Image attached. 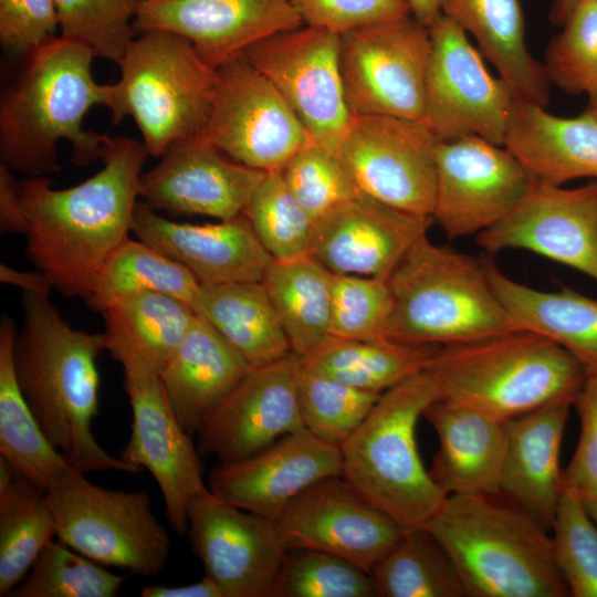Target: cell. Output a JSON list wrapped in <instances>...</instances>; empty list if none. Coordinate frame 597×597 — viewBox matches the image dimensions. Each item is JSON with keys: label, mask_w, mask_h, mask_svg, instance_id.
Here are the masks:
<instances>
[{"label": "cell", "mask_w": 597, "mask_h": 597, "mask_svg": "<svg viewBox=\"0 0 597 597\" xmlns=\"http://www.w3.org/2000/svg\"><path fill=\"white\" fill-rule=\"evenodd\" d=\"M148 156L142 142L106 135L103 167L83 182L55 189L44 176L20 180L25 254L55 291L88 297L106 260L132 233Z\"/></svg>", "instance_id": "obj_1"}, {"label": "cell", "mask_w": 597, "mask_h": 597, "mask_svg": "<svg viewBox=\"0 0 597 597\" xmlns=\"http://www.w3.org/2000/svg\"><path fill=\"white\" fill-rule=\"evenodd\" d=\"M48 295L22 292L23 322L13 363L19 387L50 443L76 470L138 469L107 452L94 437L98 413L97 357L105 333L73 328Z\"/></svg>", "instance_id": "obj_2"}, {"label": "cell", "mask_w": 597, "mask_h": 597, "mask_svg": "<svg viewBox=\"0 0 597 597\" xmlns=\"http://www.w3.org/2000/svg\"><path fill=\"white\" fill-rule=\"evenodd\" d=\"M94 53L54 36L24 57V66L0 98L1 163L27 177L59 169L57 144L67 140L83 167L101 157L106 135L83 127L87 112L104 105L108 84L92 73Z\"/></svg>", "instance_id": "obj_3"}, {"label": "cell", "mask_w": 597, "mask_h": 597, "mask_svg": "<svg viewBox=\"0 0 597 597\" xmlns=\"http://www.w3.org/2000/svg\"><path fill=\"white\" fill-rule=\"evenodd\" d=\"M427 528L469 597H567L548 531L502 496L449 495Z\"/></svg>", "instance_id": "obj_4"}, {"label": "cell", "mask_w": 597, "mask_h": 597, "mask_svg": "<svg viewBox=\"0 0 597 597\" xmlns=\"http://www.w3.org/2000/svg\"><path fill=\"white\" fill-rule=\"evenodd\" d=\"M440 399L500 421L573 401L585 369L553 341L524 329L440 346L426 369Z\"/></svg>", "instance_id": "obj_5"}, {"label": "cell", "mask_w": 597, "mask_h": 597, "mask_svg": "<svg viewBox=\"0 0 597 597\" xmlns=\"http://www.w3.org/2000/svg\"><path fill=\"white\" fill-rule=\"evenodd\" d=\"M392 306L385 337L449 346L516 329L486 261L420 238L388 277Z\"/></svg>", "instance_id": "obj_6"}, {"label": "cell", "mask_w": 597, "mask_h": 597, "mask_svg": "<svg viewBox=\"0 0 597 597\" xmlns=\"http://www.w3.org/2000/svg\"><path fill=\"white\" fill-rule=\"evenodd\" d=\"M440 399L425 370L381 394L341 446L342 476L404 532L425 528L447 495L426 470L416 440L425 410Z\"/></svg>", "instance_id": "obj_7"}, {"label": "cell", "mask_w": 597, "mask_h": 597, "mask_svg": "<svg viewBox=\"0 0 597 597\" xmlns=\"http://www.w3.org/2000/svg\"><path fill=\"white\" fill-rule=\"evenodd\" d=\"M117 64L121 76L108 84L104 106L114 124L133 118L149 156L160 157L172 143L201 135L218 75L188 39L146 30L134 36Z\"/></svg>", "instance_id": "obj_8"}, {"label": "cell", "mask_w": 597, "mask_h": 597, "mask_svg": "<svg viewBox=\"0 0 597 597\" xmlns=\"http://www.w3.org/2000/svg\"><path fill=\"white\" fill-rule=\"evenodd\" d=\"M56 538L106 566L139 576L159 574L171 547L169 533L144 491L111 490L71 469L45 490Z\"/></svg>", "instance_id": "obj_9"}, {"label": "cell", "mask_w": 597, "mask_h": 597, "mask_svg": "<svg viewBox=\"0 0 597 597\" xmlns=\"http://www.w3.org/2000/svg\"><path fill=\"white\" fill-rule=\"evenodd\" d=\"M106 350L123 366L133 415L130 437L118 457L139 471L150 472L161 492L168 523L184 535L191 500L208 489L191 434L171 409L159 369L123 344L107 343Z\"/></svg>", "instance_id": "obj_10"}, {"label": "cell", "mask_w": 597, "mask_h": 597, "mask_svg": "<svg viewBox=\"0 0 597 597\" xmlns=\"http://www.w3.org/2000/svg\"><path fill=\"white\" fill-rule=\"evenodd\" d=\"M428 28L412 14L339 34L343 88L353 115L423 121Z\"/></svg>", "instance_id": "obj_11"}, {"label": "cell", "mask_w": 597, "mask_h": 597, "mask_svg": "<svg viewBox=\"0 0 597 597\" xmlns=\"http://www.w3.org/2000/svg\"><path fill=\"white\" fill-rule=\"evenodd\" d=\"M428 31L422 122L438 140L475 135L503 146L515 103L511 90L489 72L455 21L441 14Z\"/></svg>", "instance_id": "obj_12"}, {"label": "cell", "mask_w": 597, "mask_h": 597, "mask_svg": "<svg viewBox=\"0 0 597 597\" xmlns=\"http://www.w3.org/2000/svg\"><path fill=\"white\" fill-rule=\"evenodd\" d=\"M437 143L422 121L353 115L335 156L359 193L409 213L431 217Z\"/></svg>", "instance_id": "obj_13"}, {"label": "cell", "mask_w": 597, "mask_h": 597, "mask_svg": "<svg viewBox=\"0 0 597 597\" xmlns=\"http://www.w3.org/2000/svg\"><path fill=\"white\" fill-rule=\"evenodd\" d=\"M339 34L301 25L249 46L242 55L274 85L310 138L336 155L353 114L338 61Z\"/></svg>", "instance_id": "obj_14"}, {"label": "cell", "mask_w": 597, "mask_h": 597, "mask_svg": "<svg viewBox=\"0 0 597 597\" xmlns=\"http://www.w3.org/2000/svg\"><path fill=\"white\" fill-rule=\"evenodd\" d=\"M211 113L201 136L231 159L277 171L312 140L274 85L242 54L217 69Z\"/></svg>", "instance_id": "obj_15"}, {"label": "cell", "mask_w": 597, "mask_h": 597, "mask_svg": "<svg viewBox=\"0 0 597 597\" xmlns=\"http://www.w3.org/2000/svg\"><path fill=\"white\" fill-rule=\"evenodd\" d=\"M432 219L450 239L476 235L504 219L533 177L505 147L475 135L438 140Z\"/></svg>", "instance_id": "obj_16"}, {"label": "cell", "mask_w": 597, "mask_h": 597, "mask_svg": "<svg viewBox=\"0 0 597 597\" xmlns=\"http://www.w3.org/2000/svg\"><path fill=\"white\" fill-rule=\"evenodd\" d=\"M193 553L226 597H272L289 548L276 520L239 509L213 494H197L188 507Z\"/></svg>", "instance_id": "obj_17"}, {"label": "cell", "mask_w": 597, "mask_h": 597, "mask_svg": "<svg viewBox=\"0 0 597 597\" xmlns=\"http://www.w3.org/2000/svg\"><path fill=\"white\" fill-rule=\"evenodd\" d=\"M475 237L488 253L527 250L597 282V180L564 188L533 178L512 212Z\"/></svg>", "instance_id": "obj_18"}, {"label": "cell", "mask_w": 597, "mask_h": 597, "mask_svg": "<svg viewBox=\"0 0 597 597\" xmlns=\"http://www.w3.org/2000/svg\"><path fill=\"white\" fill-rule=\"evenodd\" d=\"M302 360L290 352L251 367L197 432L199 451L220 463L247 459L305 429L300 410Z\"/></svg>", "instance_id": "obj_19"}, {"label": "cell", "mask_w": 597, "mask_h": 597, "mask_svg": "<svg viewBox=\"0 0 597 597\" xmlns=\"http://www.w3.org/2000/svg\"><path fill=\"white\" fill-rule=\"evenodd\" d=\"M276 522L289 551L326 552L368 574L404 534L397 522L370 504L342 475L305 489Z\"/></svg>", "instance_id": "obj_20"}, {"label": "cell", "mask_w": 597, "mask_h": 597, "mask_svg": "<svg viewBox=\"0 0 597 597\" xmlns=\"http://www.w3.org/2000/svg\"><path fill=\"white\" fill-rule=\"evenodd\" d=\"M264 175L198 135L172 143L142 174L138 193L155 210L226 220L243 213Z\"/></svg>", "instance_id": "obj_21"}, {"label": "cell", "mask_w": 597, "mask_h": 597, "mask_svg": "<svg viewBox=\"0 0 597 597\" xmlns=\"http://www.w3.org/2000/svg\"><path fill=\"white\" fill-rule=\"evenodd\" d=\"M301 25L291 0H142L134 20L139 33L161 29L185 36L213 69Z\"/></svg>", "instance_id": "obj_22"}, {"label": "cell", "mask_w": 597, "mask_h": 597, "mask_svg": "<svg viewBox=\"0 0 597 597\" xmlns=\"http://www.w3.org/2000/svg\"><path fill=\"white\" fill-rule=\"evenodd\" d=\"M432 222L358 193L314 222L310 255L332 273L388 279Z\"/></svg>", "instance_id": "obj_23"}, {"label": "cell", "mask_w": 597, "mask_h": 597, "mask_svg": "<svg viewBox=\"0 0 597 597\" xmlns=\"http://www.w3.org/2000/svg\"><path fill=\"white\" fill-rule=\"evenodd\" d=\"M336 475H342L341 447L303 430L247 459L219 462L210 472L209 489L239 509L277 520L305 489Z\"/></svg>", "instance_id": "obj_24"}, {"label": "cell", "mask_w": 597, "mask_h": 597, "mask_svg": "<svg viewBox=\"0 0 597 597\" xmlns=\"http://www.w3.org/2000/svg\"><path fill=\"white\" fill-rule=\"evenodd\" d=\"M132 233L186 268L201 285L259 282L272 260L244 213L193 224L164 218L138 200Z\"/></svg>", "instance_id": "obj_25"}, {"label": "cell", "mask_w": 597, "mask_h": 597, "mask_svg": "<svg viewBox=\"0 0 597 597\" xmlns=\"http://www.w3.org/2000/svg\"><path fill=\"white\" fill-rule=\"evenodd\" d=\"M570 407L554 402L505 422L500 496L548 532L563 488L559 454Z\"/></svg>", "instance_id": "obj_26"}, {"label": "cell", "mask_w": 597, "mask_h": 597, "mask_svg": "<svg viewBox=\"0 0 597 597\" xmlns=\"http://www.w3.org/2000/svg\"><path fill=\"white\" fill-rule=\"evenodd\" d=\"M439 449L429 473L447 495H500L505 422L468 407L437 400L423 412Z\"/></svg>", "instance_id": "obj_27"}, {"label": "cell", "mask_w": 597, "mask_h": 597, "mask_svg": "<svg viewBox=\"0 0 597 597\" xmlns=\"http://www.w3.org/2000/svg\"><path fill=\"white\" fill-rule=\"evenodd\" d=\"M250 368L232 345L197 316L159 375L178 422L192 436Z\"/></svg>", "instance_id": "obj_28"}, {"label": "cell", "mask_w": 597, "mask_h": 597, "mask_svg": "<svg viewBox=\"0 0 597 597\" xmlns=\"http://www.w3.org/2000/svg\"><path fill=\"white\" fill-rule=\"evenodd\" d=\"M503 146L535 180L557 186L597 180V115L588 109L561 117L515 101Z\"/></svg>", "instance_id": "obj_29"}, {"label": "cell", "mask_w": 597, "mask_h": 597, "mask_svg": "<svg viewBox=\"0 0 597 597\" xmlns=\"http://www.w3.org/2000/svg\"><path fill=\"white\" fill-rule=\"evenodd\" d=\"M443 15L478 42L514 100L545 107L551 81L543 63L528 51L520 0H440Z\"/></svg>", "instance_id": "obj_30"}, {"label": "cell", "mask_w": 597, "mask_h": 597, "mask_svg": "<svg viewBox=\"0 0 597 597\" xmlns=\"http://www.w3.org/2000/svg\"><path fill=\"white\" fill-rule=\"evenodd\" d=\"M492 286L514 327L540 334L570 353L585 373L597 370V300L569 289L540 291L486 261Z\"/></svg>", "instance_id": "obj_31"}, {"label": "cell", "mask_w": 597, "mask_h": 597, "mask_svg": "<svg viewBox=\"0 0 597 597\" xmlns=\"http://www.w3.org/2000/svg\"><path fill=\"white\" fill-rule=\"evenodd\" d=\"M192 310L251 367L270 364L292 352L260 281L200 285Z\"/></svg>", "instance_id": "obj_32"}, {"label": "cell", "mask_w": 597, "mask_h": 597, "mask_svg": "<svg viewBox=\"0 0 597 597\" xmlns=\"http://www.w3.org/2000/svg\"><path fill=\"white\" fill-rule=\"evenodd\" d=\"M439 347L407 344L387 337L345 339L328 336L301 360L307 369L358 389L383 394L425 371Z\"/></svg>", "instance_id": "obj_33"}, {"label": "cell", "mask_w": 597, "mask_h": 597, "mask_svg": "<svg viewBox=\"0 0 597 597\" xmlns=\"http://www.w3.org/2000/svg\"><path fill=\"white\" fill-rule=\"evenodd\" d=\"M15 326L3 315L0 323V455L22 475L46 490L74 469L50 443L18 384L13 344Z\"/></svg>", "instance_id": "obj_34"}, {"label": "cell", "mask_w": 597, "mask_h": 597, "mask_svg": "<svg viewBox=\"0 0 597 597\" xmlns=\"http://www.w3.org/2000/svg\"><path fill=\"white\" fill-rule=\"evenodd\" d=\"M332 272L313 256L272 259L261 283L279 317L291 350L303 357L329 335Z\"/></svg>", "instance_id": "obj_35"}, {"label": "cell", "mask_w": 597, "mask_h": 597, "mask_svg": "<svg viewBox=\"0 0 597 597\" xmlns=\"http://www.w3.org/2000/svg\"><path fill=\"white\" fill-rule=\"evenodd\" d=\"M100 313L107 343L128 346L159 370L198 316L189 304L158 292L116 297Z\"/></svg>", "instance_id": "obj_36"}, {"label": "cell", "mask_w": 597, "mask_h": 597, "mask_svg": "<svg viewBox=\"0 0 597 597\" xmlns=\"http://www.w3.org/2000/svg\"><path fill=\"white\" fill-rule=\"evenodd\" d=\"M375 597H464L447 552L427 528L404 532L369 573Z\"/></svg>", "instance_id": "obj_37"}, {"label": "cell", "mask_w": 597, "mask_h": 597, "mask_svg": "<svg viewBox=\"0 0 597 597\" xmlns=\"http://www.w3.org/2000/svg\"><path fill=\"white\" fill-rule=\"evenodd\" d=\"M56 536L45 490L17 475L0 492V596H10L42 548Z\"/></svg>", "instance_id": "obj_38"}, {"label": "cell", "mask_w": 597, "mask_h": 597, "mask_svg": "<svg viewBox=\"0 0 597 597\" xmlns=\"http://www.w3.org/2000/svg\"><path fill=\"white\" fill-rule=\"evenodd\" d=\"M182 265L136 238H126L103 265L87 306L101 312L112 300L138 292H158L192 307L200 289Z\"/></svg>", "instance_id": "obj_39"}, {"label": "cell", "mask_w": 597, "mask_h": 597, "mask_svg": "<svg viewBox=\"0 0 597 597\" xmlns=\"http://www.w3.org/2000/svg\"><path fill=\"white\" fill-rule=\"evenodd\" d=\"M125 576L57 541L48 543L12 597H116Z\"/></svg>", "instance_id": "obj_40"}, {"label": "cell", "mask_w": 597, "mask_h": 597, "mask_svg": "<svg viewBox=\"0 0 597 597\" xmlns=\"http://www.w3.org/2000/svg\"><path fill=\"white\" fill-rule=\"evenodd\" d=\"M243 213L272 259L290 261L310 255L314 222L280 170L265 172Z\"/></svg>", "instance_id": "obj_41"}, {"label": "cell", "mask_w": 597, "mask_h": 597, "mask_svg": "<svg viewBox=\"0 0 597 597\" xmlns=\"http://www.w3.org/2000/svg\"><path fill=\"white\" fill-rule=\"evenodd\" d=\"M380 396L302 365L298 400L303 423L325 442L341 447L359 428Z\"/></svg>", "instance_id": "obj_42"}, {"label": "cell", "mask_w": 597, "mask_h": 597, "mask_svg": "<svg viewBox=\"0 0 597 597\" xmlns=\"http://www.w3.org/2000/svg\"><path fill=\"white\" fill-rule=\"evenodd\" d=\"M551 531L554 558L570 596L597 597V525L578 493L565 484Z\"/></svg>", "instance_id": "obj_43"}, {"label": "cell", "mask_w": 597, "mask_h": 597, "mask_svg": "<svg viewBox=\"0 0 597 597\" xmlns=\"http://www.w3.org/2000/svg\"><path fill=\"white\" fill-rule=\"evenodd\" d=\"M272 597H375L370 576L353 563L314 549H291Z\"/></svg>", "instance_id": "obj_44"}, {"label": "cell", "mask_w": 597, "mask_h": 597, "mask_svg": "<svg viewBox=\"0 0 597 597\" xmlns=\"http://www.w3.org/2000/svg\"><path fill=\"white\" fill-rule=\"evenodd\" d=\"M140 1L55 0L61 35L117 64L134 39Z\"/></svg>", "instance_id": "obj_45"}, {"label": "cell", "mask_w": 597, "mask_h": 597, "mask_svg": "<svg viewBox=\"0 0 597 597\" xmlns=\"http://www.w3.org/2000/svg\"><path fill=\"white\" fill-rule=\"evenodd\" d=\"M563 23L543 64L552 84L568 94H588L597 85V2L579 0Z\"/></svg>", "instance_id": "obj_46"}, {"label": "cell", "mask_w": 597, "mask_h": 597, "mask_svg": "<svg viewBox=\"0 0 597 597\" xmlns=\"http://www.w3.org/2000/svg\"><path fill=\"white\" fill-rule=\"evenodd\" d=\"M391 306L388 279L332 273L331 336L345 339L385 337Z\"/></svg>", "instance_id": "obj_47"}, {"label": "cell", "mask_w": 597, "mask_h": 597, "mask_svg": "<svg viewBox=\"0 0 597 597\" xmlns=\"http://www.w3.org/2000/svg\"><path fill=\"white\" fill-rule=\"evenodd\" d=\"M280 171L313 222L359 193L339 159L313 140L302 146Z\"/></svg>", "instance_id": "obj_48"}, {"label": "cell", "mask_w": 597, "mask_h": 597, "mask_svg": "<svg viewBox=\"0 0 597 597\" xmlns=\"http://www.w3.org/2000/svg\"><path fill=\"white\" fill-rule=\"evenodd\" d=\"M303 24L336 34L411 14L407 0H291Z\"/></svg>", "instance_id": "obj_49"}, {"label": "cell", "mask_w": 597, "mask_h": 597, "mask_svg": "<svg viewBox=\"0 0 597 597\" xmlns=\"http://www.w3.org/2000/svg\"><path fill=\"white\" fill-rule=\"evenodd\" d=\"M573 407L580 431L573 457L562 472V482L574 489L583 502H589L597 499V370L585 374Z\"/></svg>", "instance_id": "obj_50"}, {"label": "cell", "mask_w": 597, "mask_h": 597, "mask_svg": "<svg viewBox=\"0 0 597 597\" xmlns=\"http://www.w3.org/2000/svg\"><path fill=\"white\" fill-rule=\"evenodd\" d=\"M57 28L55 0H0V42L12 55L25 57Z\"/></svg>", "instance_id": "obj_51"}, {"label": "cell", "mask_w": 597, "mask_h": 597, "mask_svg": "<svg viewBox=\"0 0 597 597\" xmlns=\"http://www.w3.org/2000/svg\"><path fill=\"white\" fill-rule=\"evenodd\" d=\"M4 164L0 165V228L3 233L27 232V221L20 196V180Z\"/></svg>", "instance_id": "obj_52"}, {"label": "cell", "mask_w": 597, "mask_h": 597, "mask_svg": "<svg viewBox=\"0 0 597 597\" xmlns=\"http://www.w3.org/2000/svg\"><path fill=\"white\" fill-rule=\"evenodd\" d=\"M139 595L143 597H226L222 589L207 575L196 583L182 586H145Z\"/></svg>", "instance_id": "obj_53"}, {"label": "cell", "mask_w": 597, "mask_h": 597, "mask_svg": "<svg viewBox=\"0 0 597 597\" xmlns=\"http://www.w3.org/2000/svg\"><path fill=\"white\" fill-rule=\"evenodd\" d=\"M0 281L6 284L18 286L22 292H32L48 295L53 289L49 279L40 271H19L7 264H0Z\"/></svg>", "instance_id": "obj_54"}, {"label": "cell", "mask_w": 597, "mask_h": 597, "mask_svg": "<svg viewBox=\"0 0 597 597\" xmlns=\"http://www.w3.org/2000/svg\"><path fill=\"white\" fill-rule=\"evenodd\" d=\"M411 14L426 28L432 25L442 14L440 0H407Z\"/></svg>", "instance_id": "obj_55"}, {"label": "cell", "mask_w": 597, "mask_h": 597, "mask_svg": "<svg viewBox=\"0 0 597 597\" xmlns=\"http://www.w3.org/2000/svg\"><path fill=\"white\" fill-rule=\"evenodd\" d=\"M18 472L13 465L0 455V492L4 491L17 478Z\"/></svg>", "instance_id": "obj_56"}, {"label": "cell", "mask_w": 597, "mask_h": 597, "mask_svg": "<svg viewBox=\"0 0 597 597\" xmlns=\"http://www.w3.org/2000/svg\"><path fill=\"white\" fill-rule=\"evenodd\" d=\"M579 0H558L553 14L555 20L564 22Z\"/></svg>", "instance_id": "obj_57"}, {"label": "cell", "mask_w": 597, "mask_h": 597, "mask_svg": "<svg viewBox=\"0 0 597 597\" xmlns=\"http://www.w3.org/2000/svg\"><path fill=\"white\" fill-rule=\"evenodd\" d=\"M588 95V111L597 115V85L587 94Z\"/></svg>", "instance_id": "obj_58"}, {"label": "cell", "mask_w": 597, "mask_h": 597, "mask_svg": "<svg viewBox=\"0 0 597 597\" xmlns=\"http://www.w3.org/2000/svg\"><path fill=\"white\" fill-rule=\"evenodd\" d=\"M584 505H585L588 514L590 515V517L593 519V521L597 525V499L593 500V501H589V502H584Z\"/></svg>", "instance_id": "obj_59"}, {"label": "cell", "mask_w": 597, "mask_h": 597, "mask_svg": "<svg viewBox=\"0 0 597 597\" xmlns=\"http://www.w3.org/2000/svg\"><path fill=\"white\" fill-rule=\"evenodd\" d=\"M597 2V0H595Z\"/></svg>", "instance_id": "obj_60"}]
</instances>
